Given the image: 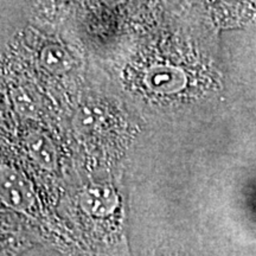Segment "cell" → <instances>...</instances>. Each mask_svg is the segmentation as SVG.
Returning a JSON list of instances; mask_svg holds the SVG:
<instances>
[{"instance_id":"cell-1","label":"cell","mask_w":256,"mask_h":256,"mask_svg":"<svg viewBox=\"0 0 256 256\" xmlns=\"http://www.w3.org/2000/svg\"><path fill=\"white\" fill-rule=\"evenodd\" d=\"M40 63L46 72L63 74L75 66V57L66 48L58 43H51L40 50Z\"/></svg>"}]
</instances>
